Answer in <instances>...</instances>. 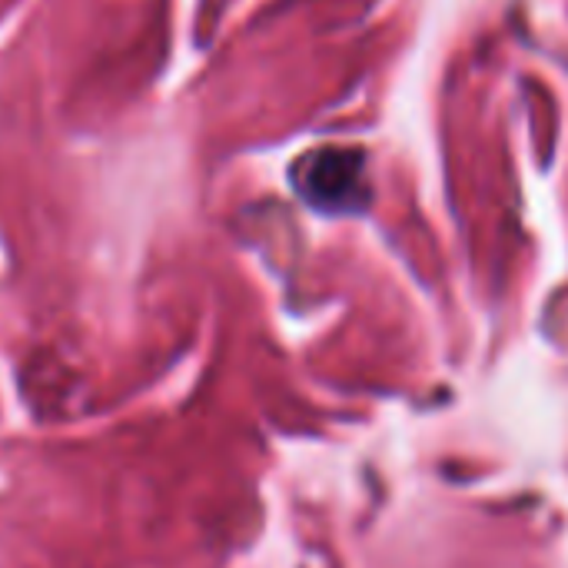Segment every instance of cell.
Instances as JSON below:
<instances>
[{
    "label": "cell",
    "instance_id": "cell-1",
    "mask_svg": "<svg viewBox=\"0 0 568 568\" xmlns=\"http://www.w3.org/2000/svg\"><path fill=\"white\" fill-rule=\"evenodd\" d=\"M296 186L306 203L326 213H356L369 200L366 156L349 146H323L296 163Z\"/></svg>",
    "mask_w": 568,
    "mask_h": 568
}]
</instances>
